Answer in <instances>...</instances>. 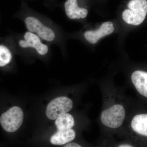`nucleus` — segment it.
I'll return each instance as SVG.
<instances>
[{
	"instance_id": "nucleus-1",
	"label": "nucleus",
	"mask_w": 147,
	"mask_h": 147,
	"mask_svg": "<svg viewBox=\"0 0 147 147\" xmlns=\"http://www.w3.org/2000/svg\"><path fill=\"white\" fill-rule=\"evenodd\" d=\"M102 105L99 117L101 127L110 131L123 129L134 105L123 91L113 87L101 89Z\"/></svg>"
},
{
	"instance_id": "nucleus-2",
	"label": "nucleus",
	"mask_w": 147,
	"mask_h": 147,
	"mask_svg": "<svg viewBox=\"0 0 147 147\" xmlns=\"http://www.w3.org/2000/svg\"><path fill=\"white\" fill-rule=\"evenodd\" d=\"M147 14V0H130L122 16L127 24L138 26L144 21Z\"/></svg>"
},
{
	"instance_id": "nucleus-3",
	"label": "nucleus",
	"mask_w": 147,
	"mask_h": 147,
	"mask_svg": "<svg viewBox=\"0 0 147 147\" xmlns=\"http://www.w3.org/2000/svg\"><path fill=\"white\" fill-rule=\"evenodd\" d=\"M123 129L132 134L147 137V113H135L133 106Z\"/></svg>"
},
{
	"instance_id": "nucleus-4",
	"label": "nucleus",
	"mask_w": 147,
	"mask_h": 147,
	"mask_svg": "<svg viewBox=\"0 0 147 147\" xmlns=\"http://www.w3.org/2000/svg\"><path fill=\"white\" fill-rule=\"evenodd\" d=\"M24 118V114L22 109L18 106H14L3 113L0 118V123L5 131L14 132L21 126Z\"/></svg>"
},
{
	"instance_id": "nucleus-5",
	"label": "nucleus",
	"mask_w": 147,
	"mask_h": 147,
	"mask_svg": "<svg viewBox=\"0 0 147 147\" xmlns=\"http://www.w3.org/2000/svg\"><path fill=\"white\" fill-rule=\"evenodd\" d=\"M73 106L71 99L65 96L56 98L47 105L46 115L48 119H56L71 110Z\"/></svg>"
},
{
	"instance_id": "nucleus-6",
	"label": "nucleus",
	"mask_w": 147,
	"mask_h": 147,
	"mask_svg": "<svg viewBox=\"0 0 147 147\" xmlns=\"http://www.w3.org/2000/svg\"><path fill=\"white\" fill-rule=\"evenodd\" d=\"M27 28L31 32H36L38 36L48 41L55 39V34L52 29L45 26L36 18L29 16L25 19Z\"/></svg>"
},
{
	"instance_id": "nucleus-7",
	"label": "nucleus",
	"mask_w": 147,
	"mask_h": 147,
	"mask_svg": "<svg viewBox=\"0 0 147 147\" xmlns=\"http://www.w3.org/2000/svg\"><path fill=\"white\" fill-rule=\"evenodd\" d=\"M112 22L102 23L99 28L96 30L87 31L85 32L84 36L86 39L91 44L97 43L98 40L103 37L111 34L115 30Z\"/></svg>"
},
{
	"instance_id": "nucleus-8",
	"label": "nucleus",
	"mask_w": 147,
	"mask_h": 147,
	"mask_svg": "<svg viewBox=\"0 0 147 147\" xmlns=\"http://www.w3.org/2000/svg\"><path fill=\"white\" fill-rule=\"evenodd\" d=\"M130 79L138 94L147 98V72L141 70L134 71L131 73Z\"/></svg>"
},
{
	"instance_id": "nucleus-9",
	"label": "nucleus",
	"mask_w": 147,
	"mask_h": 147,
	"mask_svg": "<svg viewBox=\"0 0 147 147\" xmlns=\"http://www.w3.org/2000/svg\"><path fill=\"white\" fill-rule=\"evenodd\" d=\"M25 40L19 41V44L22 47H32L35 48L40 55H45L48 52L47 45L41 43L37 36L31 32H27L24 36Z\"/></svg>"
},
{
	"instance_id": "nucleus-10",
	"label": "nucleus",
	"mask_w": 147,
	"mask_h": 147,
	"mask_svg": "<svg viewBox=\"0 0 147 147\" xmlns=\"http://www.w3.org/2000/svg\"><path fill=\"white\" fill-rule=\"evenodd\" d=\"M66 15L71 19L84 18L88 14L86 9L79 7L77 0H67L65 3Z\"/></svg>"
},
{
	"instance_id": "nucleus-11",
	"label": "nucleus",
	"mask_w": 147,
	"mask_h": 147,
	"mask_svg": "<svg viewBox=\"0 0 147 147\" xmlns=\"http://www.w3.org/2000/svg\"><path fill=\"white\" fill-rule=\"evenodd\" d=\"M76 137V132L72 128L58 130L50 138V142L53 145H62L72 141Z\"/></svg>"
},
{
	"instance_id": "nucleus-12",
	"label": "nucleus",
	"mask_w": 147,
	"mask_h": 147,
	"mask_svg": "<svg viewBox=\"0 0 147 147\" xmlns=\"http://www.w3.org/2000/svg\"><path fill=\"white\" fill-rule=\"evenodd\" d=\"M55 124L58 130L70 129L74 126L75 121L73 116L66 113L56 119Z\"/></svg>"
},
{
	"instance_id": "nucleus-13",
	"label": "nucleus",
	"mask_w": 147,
	"mask_h": 147,
	"mask_svg": "<svg viewBox=\"0 0 147 147\" xmlns=\"http://www.w3.org/2000/svg\"><path fill=\"white\" fill-rule=\"evenodd\" d=\"M11 59V55L9 50L5 46H0V66H4L9 63Z\"/></svg>"
},
{
	"instance_id": "nucleus-14",
	"label": "nucleus",
	"mask_w": 147,
	"mask_h": 147,
	"mask_svg": "<svg viewBox=\"0 0 147 147\" xmlns=\"http://www.w3.org/2000/svg\"><path fill=\"white\" fill-rule=\"evenodd\" d=\"M63 147H82L81 145L77 144V143H69V144H67L65 145Z\"/></svg>"
},
{
	"instance_id": "nucleus-15",
	"label": "nucleus",
	"mask_w": 147,
	"mask_h": 147,
	"mask_svg": "<svg viewBox=\"0 0 147 147\" xmlns=\"http://www.w3.org/2000/svg\"><path fill=\"white\" fill-rule=\"evenodd\" d=\"M117 147H134V146L130 144H127V143H123V144H120Z\"/></svg>"
}]
</instances>
